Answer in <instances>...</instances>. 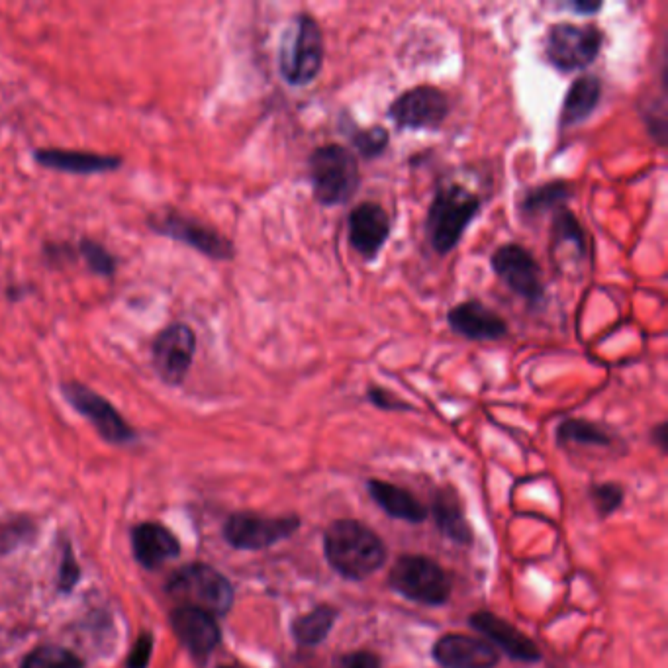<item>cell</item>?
<instances>
[{
	"mask_svg": "<svg viewBox=\"0 0 668 668\" xmlns=\"http://www.w3.org/2000/svg\"><path fill=\"white\" fill-rule=\"evenodd\" d=\"M324 551L335 573L347 580H363L386 561L381 537L355 520H337L324 533Z\"/></svg>",
	"mask_w": 668,
	"mask_h": 668,
	"instance_id": "obj_1",
	"label": "cell"
},
{
	"mask_svg": "<svg viewBox=\"0 0 668 668\" xmlns=\"http://www.w3.org/2000/svg\"><path fill=\"white\" fill-rule=\"evenodd\" d=\"M480 198L459 183L437 189L426 218V236L437 255L451 253L480 212Z\"/></svg>",
	"mask_w": 668,
	"mask_h": 668,
	"instance_id": "obj_2",
	"label": "cell"
},
{
	"mask_svg": "<svg viewBox=\"0 0 668 668\" xmlns=\"http://www.w3.org/2000/svg\"><path fill=\"white\" fill-rule=\"evenodd\" d=\"M324 34L316 18L296 14L288 22L279 46V71L292 87H306L316 81L324 65Z\"/></svg>",
	"mask_w": 668,
	"mask_h": 668,
	"instance_id": "obj_3",
	"label": "cell"
},
{
	"mask_svg": "<svg viewBox=\"0 0 668 668\" xmlns=\"http://www.w3.org/2000/svg\"><path fill=\"white\" fill-rule=\"evenodd\" d=\"M308 171L314 198L328 208L347 204L361 185L357 157L343 145L316 147L308 159Z\"/></svg>",
	"mask_w": 668,
	"mask_h": 668,
	"instance_id": "obj_4",
	"label": "cell"
},
{
	"mask_svg": "<svg viewBox=\"0 0 668 668\" xmlns=\"http://www.w3.org/2000/svg\"><path fill=\"white\" fill-rule=\"evenodd\" d=\"M167 592L181 606L196 608L216 616H226L234 604V588L230 580L216 569L194 563L171 576Z\"/></svg>",
	"mask_w": 668,
	"mask_h": 668,
	"instance_id": "obj_5",
	"label": "cell"
},
{
	"mask_svg": "<svg viewBox=\"0 0 668 668\" xmlns=\"http://www.w3.org/2000/svg\"><path fill=\"white\" fill-rule=\"evenodd\" d=\"M388 586L402 598L422 606H443L451 598L447 573L422 555L400 557L388 573Z\"/></svg>",
	"mask_w": 668,
	"mask_h": 668,
	"instance_id": "obj_6",
	"label": "cell"
},
{
	"mask_svg": "<svg viewBox=\"0 0 668 668\" xmlns=\"http://www.w3.org/2000/svg\"><path fill=\"white\" fill-rule=\"evenodd\" d=\"M604 44V34L596 26L561 22L549 28L545 57L561 73H573L594 63Z\"/></svg>",
	"mask_w": 668,
	"mask_h": 668,
	"instance_id": "obj_7",
	"label": "cell"
},
{
	"mask_svg": "<svg viewBox=\"0 0 668 668\" xmlns=\"http://www.w3.org/2000/svg\"><path fill=\"white\" fill-rule=\"evenodd\" d=\"M490 265L494 275L516 296L527 302L529 308H539L545 302V285L537 259L520 243H506L498 247Z\"/></svg>",
	"mask_w": 668,
	"mask_h": 668,
	"instance_id": "obj_8",
	"label": "cell"
},
{
	"mask_svg": "<svg viewBox=\"0 0 668 668\" xmlns=\"http://www.w3.org/2000/svg\"><path fill=\"white\" fill-rule=\"evenodd\" d=\"M61 394L83 418L95 426L104 441L112 445H128L138 439V433L122 418V414L87 384L61 382Z\"/></svg>",
	"mask_w": 668,
	"mask_h": 668,
	"instance_id": "obj_9",
	"label": "cell"
},
{
	"mask_svg": "<svg viewBox=\"0 0 668 668\" xmlns=\"http://www.w3.org/2000/svg\"><path fill=\"white\" fill-rule=\"evenodd\" d=\"M147 224L155 234L181 241L210 259L230 261L236 255L234 243L230 239L224 238L220 232L202 224L200 220L185 216L181 212H157L147 220Z\"/></svg>",
	"mask_w": 668,
	"mask_h": 668,
	"instance_id": "obj_10",
	"label": "cell"
},
{
	"mask_svg": "<svg viewBox=\"0 0 668 668\" xmlns=\"http://www.w3.org/2000/svg\"><path fill=\"white\" fill-rule=\"evenodd\" d=\"M300 527L298 516L267 518L239 512L224 525V539L239 551H261L288 539Z\"/></svg>",
	"mask_w": 668,
	"mask_h": 668,
	"instance_id": "obj_11",
	"label": "cell"
},
{
	"mask_svg": "<svg viewBox=\"0 0 668 668\" xmlns=\"http://www.w3.org/2000/svg\"><path fill=\"white\" fill-rule=\"evenodd\" d=\"M449 114V100L443 91L430 85L414 87L394 98L388 118L398 130H437Z\"/></svg>",
	"mask_w": 668,
	"mask_h": 668,
	"instance_id": "obj_12",
	"label": "cell"
},
{
	"mask_svg": "<svg viewBox=\"0 0 668 668\" xmlns=\"http://www.w3.org/2000/svg\"><path fill=\"white\" fill-rule=\"evenodd\" d=\"M196 353V334L187 324H171L155 337L151 357L157 377L169 386L183 384Z\"/></svg>",
	"mask_w": 668,
	"mask_h": 668,
	"instance_id": "obj_13",
	"label": "cell"
},
{
	"mask_svg": "<svg viewBox=\"0 0 668 668\" xmlns=\"http://www.w3.org/2000/svg\"><path fill=\"white\" fill-rule=\"evenodd\" d=\"M347 232L351 247L365 261H375L390 236V218L381 204L363 202L351 210Z\"/></svg>",
	"mask_w": 668,
	"mask_h": 668,
	"instance_id": "obj_14",
	"label": "cell"
},
{
	"mask_svg": "<svg viewBox=\"0 0 668 668\" xmlns=\"http://www.w3.org/2000/svg\"><path fill=\"white\" fill-rule=\"evenodd\" d=\"M431 655L443 668H496L500 663V653L488 641L459 633L437 639Z\"/></svg>",
	"mask_w": 668,
	"mask_h": 668,
	"instance_id": "obj_15",
	"label": "cell"
},
{
	"mask_svg": "<svg viewBox=\"0 0 668 668\" xmlns=\"http://www.w3.org/2000/svg\"><path fill=\"white\" fill-rule=\"evenodd\" d=\"M471 627L477 629L478 633H482L498 653H506L514 661L527 663V665L541 661V651L537 649V645L516 625L502 620L500 616L492 612L473 614Z\"/></svg>",
	"mask_w": 668,
	"mask_h": 668,
	"instance_id": "obj_16",
	"label": "cell"
},
{
	"mask_svg": "<svg viewBox=\"0 0 668 668\" xmlns=\"http://www.w3.org/2000/svg\"><path fill=\"white\" fill-rule=\"evenodd\" d=\"M171 625L179 637V641L189 649L196 661H206L212 651L220 645L222 631L216 618L208 612L179 606L171 614Z\"/></svg>",
	"mask_w": 668,
	"mask_h": 668,
	"instance_id": "obj_17",
	"label": "cell"
},
{
	"mask_svg": "<svg viewBox=\"0 0 668 668\" xmlns=\"http://www.w3.org/2000/svg\"><path fill=\"white\" fill-rule=\"evenodd\" d=\"M447 324L453 334L469 341H498L510 334L508 322L478 300H467L447 312Z\"/></svg>",
	"mask_w": 668,
	"mask_h": 668,
	"instance_id": "obj_18",
	"label": "cell"
},
{
	"mask_svg": "<svg viewBox=\"0 0 668 668\" xmlns=\"http://www.w3.org/2000/svg\"><path fill=\"white\" fill-rule=\"evenodd\" d=\"M36 163L53 171H65L71 175H95L116 171L124 165L118 155H100L89 151H73V149H57L46 147L34 151Z\"/></svg>",
	"mask_w": 668,
	"mask_h": 668,
	"instance_id": "obj_19",
	"label": "cell"
},
{
	"mask_svg": "<svg viewBox=\"0 0 668 668\" xmlns=\"http://www.w3.org/2000/svg\"><path fill=\"white\" fill-rule=\"evenodd\" d=\"M132 547L138 563L147 571L163 567L181 553V543L173 531L153 522L136 525L132 529Z\"/></svg>",
	"mask_w": 668,
	"mask_h": 668,
	"instance_id": "obj_20",
	"label": "cell"
},
{
	"mask_svg": "<svg viewBox=\"0 0 668 668\" xmlns=\"http://www.w3.org/2000/svg\"><path fill=\"white\" fill-rule=\"evenodd\" d=\"M369 496L379 504L384 514L394 520H402L408 524H422L428 518V508L416 500L408 490L384 482V480H369L367 482Z\"/></svg>",
	"mask_w": 668,
	"mask_h": 668,
	"instance_id": "obj_21",
	"label": "cell"
},
{
	"mask_svg": "<svg viewBox=\"0 0 668 668\" xmlns=\"http://www.w3.org/2000/svg\"><path fill=\"white\" fill-rule=\"evenodd\" d=\"M431 516L435 520V525L441 529L445 537L459 545H469L473 541V529L467 522L461 502L455 492L449 488L439 490L433 498L431 504Z\"/></svg>",
	"mask_w": 668,
	"mask_h": 668,
	"instance_id": "obj_22",
	"label": "cell"
},
{
	"mask_svg": "<svg viewBox=\"0 0 668 668\" xmlns=\"http://www.w3.org/2000/svg\"><path fill=\"white\" fill-rule=\"evenodd\" d=\"M600 98H602V81L598 77L584 75L576 79L569 87L565 102H563L561 126L571 128V126H578L580 122L588 120L592 112L596 110Z\"/></svg>",
	"mask_w": 668,
	"mask_h": 668,
	"instance_id": "obj_23",
	"label": "cell"
},
{
	"mask_svg": "<svg viewBox=\"0 0 668 668\" xmlns=\"http://www.w3.org/2000/svg\"><path fill=\"white\" fill-rule=\"evenodd\" d=\"M337 620V610L334 606H318L312 612L296 618L290 625L292 637L302 647H316L328 639L330 631L334 629Z\"/></svg>",
	"mask_w": 668,
	"mask_h": 668,
	"instance_id": "obj_24",
	"label": "cell"
},
{
	"mask_svg": "<svg viewBox=\"0 0 668 668\" xmlns=\"http://www.w3.org/2000/svg\"><path fill=\"white\" fill-rule=\"evenodd\" d=\"M557 441L561 445H588V447H610L614 437L602 426L588 420H565L557 428Z\"/></svg>",
	"mask_w": 668,
	"mask_h": 668,
	"instance_id": "obj_25",
	"label": "cell"
},
{
	"mask_svg": "<svg viewBox=\"0 0 668 668\" xmlns=\"http://www.w3.org/2000/svg\"><path fill=\"white\" fill-rule=\"evenodd\" d=\"M571 196V189L565 181H551L541 187L525 192L522 200V212L525 216H539L547 210H557Z\"/></svg>",
	"mask_w": 668,
	"mask_h": 668,
	"instance_id": "obj_26",
	"label": "cell"
},
{
	"mask_svg": "<svg viewBox=\"0 0 668 668\" xmlns=\"http://www.w3.org/2000/svg\"><path fill=\"white\" fill-rule=\"evenodd\" d=\"M551 234H553V241L555 245H573L574 251L578 255H584L586 251V238H584V230L580 226V222L576 220L573 212L567 208V206H559L555 210V216H553V228H551Z\"/></svg>",
	"mask_w": 668,
	"mask_h": 668,
	"instance_id": "obj_27",
	"label": "cell"
},
{
	"mask_svg": "<svg viewBox=\"0 0 668 668\" xmlns=\"http://www.w3.org/2000/svg\"><path fill=\"white\" fill-rule=\"evenodd\" d=\"M20 668H85L81 657L75 653L63 649V647H38L34 649L24 661Z\"/></svg>",
	"mask_w": 668,
	"mask_h": 668,
	"instance_id": "obj_28",
	"label": "cell"
},
{
	"mask_svg": "<svg viewBox=\"0 0 668 668\" xmlns=\"http://www.w3.org/2000/svg\"><path fill=\"white\" fill-rule=\"evenodd\" d=\"M36 535L34 522L28 518H14L0 522V557L16 551Z\"/></svg>",
	"mask_w": 668,
	"mask_h": 668,
	"instance_id": "obj_29",
	"label": "cell"
},
{
	"mask_svg": "<svg viewBox=\"0 0 668 668\" xmlns=\"http://www.w3.org/2000/svg\"><path fill=\"white\" fill-rule=\"evenodd\" d=\"M79 253L85 259L87 267L100 275V277H112L116 271V259L114 255L95 239H81L79 243Z\"/></svg>",
	"mask_w": 668,
	"mask_h": 668,
	"instance_id": "obj_30",
	"label": "cell"
},
{
	"mask_svg": "<svg viewBox=\"0 0 668 668\" xmlns=\"http://www.w3.org/2000/svg\"><path fill=\"white\" fill-rule=\"evenodd\" d=\"M351 144L357 149V153L365 159H375L382 155V151L388 147V130L382 126H373L365 130H353L349 134Z\"/></svg>",
	"mask_w": 668,
	"mask_h": 668,
	"instance_id": "obj_31",
	"label": "cell"
},
{
	"mask_svg": "<svg viewBox=\"0 0 668 668\" xmlns=\"http://www.w3.org/2000/svg\"><path fill=\"white\" fill-rule=\"evenodd\" d=\"M592 500H594V506L598 510V514L602 518L606 516H612L621 504H623V488L614 484V482H606V484H600V486H594L592 492H590Z\"/></svg>",
	"mask_w": 668,
	"mask_h": 668,
	"instance_id": "obj_32",
	"label": "cell"
},
{
	"mask_svg": "<svg viewBox=\"0 0 668 668\" xmlns=\"http://www.w3.org/2000/svg\"><path fill=\"white\" fill-rule=\"evenodd\" d=\"M153 655V635L149 631L142 633L132 647L130 657L126 659V668H147Z\"/></svg>",
	"mask_w": 668,
	"mask_h": 668,
	"instance_id": "obj_33",
	"label": "cell"
},
{
	"mask_svg": "<svg viewBox=\"0 0 668 668\" xmlns=\"http://www.w3.org/2000/svg\"><path fill=\"white\" fill-rule=\"evenodd\" d=\"M367 398L369 402H373L377 408L381 410H388V412H402V410H414L410 404H406L404 400L396 398L392 392L379 388V386H369L367 390Z\"/></svg>",
	"mask_w": 668,
	"mask_h": 668,
	"instance_id": "obj_34",
	"label": "cell"
},
{
	"mask_svg": "<svg viewBox=\"0 0 668 668\" xmlns=\"http://www.w3.org/2000/svg\"><path fill=\"white\" fill-rule=\"evenodd\" d=\"M81 576V569L71 553V549H67V553H63V561H61V569H59V590L61 592H71V588L79 582Z\"/></svg>",
	"mask_w": 668,
	"mask_h": 668,
	"instance_id": "obj_35",
	"label": "cell"
},
{
	"mask_svg": "<svg viewBox=\"0 0 668 668\" xmlns=\"http://www.w3.org/2000/svg\"><path fill=\"white\" fill-rule=\"evenodd\" d=\"M335 668H381V659L371 651H355L343 655Z\"/></svg>",
	"mask_w": 668,
	"mask_h": 668,
	"instance_id": "obj_36",
	"label": "cell"
},
{
	"mask_svg": "<svg viewBox=\"0 0 668 668\" xmlns=\"http://www.w3.org/2000/svg\"><path fill=\"white\" fill-rule=\"evenodd\" d=\"M567 8H569V10H573V12H576V14L592 16V14H596L598 10H602V2H580V0H576V2L567 4Z\"/></svg>",
	"mask_w": 668,
	"mask_h": 668,
	"instance_id": "obj_37",
	"label": "cell"
},
{
	"mask_svg": "<svg viewBox=\"0 0 668 668\" xmlns=\"http://www.w3.org/2000/svg\"><path fill=\"white\" fill-rule=\"evenodd\" d=\"M653 437H655V441L659 443V447H661L663 451H667V424H661L659 428H655V430H653Z\"/></svg>",
	"mask_w": 668,
	"mask_h": 668,
	"instance_id": "obj_38",
	"label": "cell"
},
{
	"mask_svg": "<svg viewBox=\"0 0 668 668\" xmlns=\"http://www.w3.org/2000/svg\"><path fill=\"white\" fill-rule=\"evenodd\" d=\"M220 668H238V667H230V665H228V667H220Z\"/></svg>",
	"mask_w": 668,
	"mask_h": 668,
	"instance_id": "obj_39",
	"label": "cell"
}]
</instances>
